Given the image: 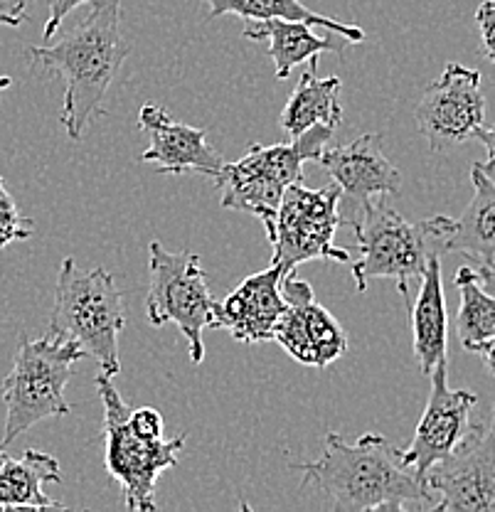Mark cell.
Listing matches in <instances>:
<instances>
[{"label": "cell", "mask_w": 495, "mask_h": 512, "mask_svg": "<svg viewBox=\"0 0 495 512\" xmlns=\"http://www.w3.org/2000/svg\"><path fill=\"white\" fill-rule=\"evenodd\" d=\"M335 128L311 126L291 143L252 146L242 158L225 163L212 183L220 190V202L227 210L249 212L266 227L274 222L286 188L301 183L303 163L318 160L333 138Z\"/></svg>", "instance_id": "5"}, {"label": "cell", "mask_w": 495, "mask_h": 512, "mask_svg": "<svg viewBox=\"0 0 495 512\" xmlns=\"http://www.w3.org/2000/svg\"><path fill=\"white\" fill-rule=\"evenodd\" d=\"M468 352H476L483 360V365H486V370L495 377V335H491L488 340H481V343H476L473 348H468Z\"/></svg>", "instance_id": "29"}, {"label": "cell", "mask_w": 495, "mask_h": 512, "mask_svg": "<svg viewBox=\"0 0 495 512\" xmlns=\"http://www.w3.org/2000/svg\"><path fill=\"white\" fill-rule=\"evenodd\" d=\"M318 163L328 170L343 200L353 205V212H358L372 197L399 195L402 188V173L382 151L380 133H363L348 146H326ZM345 220L348 217H343Z\"/></svg>", "instance_id": "15"}, {"label": "cell", "mask_w": 495, "mask_h": 512, "mask_svg": "<svg viewBox=\"0 0 495 512\" xmlns=\"http://www.w3.org/2000/svg\"><path fill=\"white\" fill-rule=\"evenodd\" d=\"M340 202L343 195L335 183L318 190L303 188L301 183L286 188L274 222L266 227V237L274 247L271 261L284 266L286 274L296 271L303 261H348V249L335 247V232L343 227Z\"/></svg>", "instance_id": "9"}, {"label": "cell", "mask_w": 495, "mask_h": 512, "mask_svg": "<svg viewBox=\"0 0 495 512\" xmlns=\"http://www.w3.org/2000/svg\"><path fill=\"white\" fill-rule=\"evenodd\" d=\"M23 20H25V15H13V13H3V10H0V28H18Z\"/></svg>", "instance_id": "32"}, {"label": "cell", "mask_w": 495, "mask_h": 512, "mask_svg": "<svg viewBox=\"0 0 495 512\" xmlns=\"http://www.w3.org/2000/svg\"><path fill=\"white\" fill-rule=\"evenodd\" d=\"M84 355L72 340L45 338L23 340L15 352L13 370L3 382L5 434L3 446L33 429L37 421L57 419L72 412L65 399V387L74 365Z\"/></svg>", "instance_id": "6"}, {"label": "cell", "mask_w": 495, "mask_h": 512, "mask_svg": "<svg viewBox=\"0 0 495 512\" xmlns=\"http://www.w3.org/2000/svg\"><path fill=\"white\" fill-rule=\"evenodd\" d=\"M476 25L478 35H481V45L486 57L495 64V0H483L476 10Z\"/></svg>", "instance_id": "26"}, {"label": "cell", "mask_w": 495, "mask_h": 512, "mask_svg": "<svg viewBox=\"0 0 495 512\" xmlns=\"http://www.w3.org/2000/svg\"><path fill=\"white\" fill-rule=\"evenodd\" d=\"M431 394L427 409L419 419L414 439L402 458L414 468L419 478H427L429 468L449 456L471 424V412L478 404V394L468 389L449 387V357L431 370Z\"/></svg>", "instance_id": "13"}, {"label": "cell", "mask_w": 495, "mask_h": 512, "mask_svg": "<svg viewBox=\"0 0 495 512\" xmlns=\"http://www.w3.org/2000/svg\"><path fill=\"white\" fill-rule=\"evenodd\" d=\"M407 308L409 318H412L414 357H417L422 375H431V370L441 360H446V345H449V316H446L439 254L429 259L427 271L419 281L417 298L409 301Z\"/></svg>", "instance_id": "18"}, {"label": "cell", "mask_w": 495, "mask_h": 512, "mask_svg": "<svg viewBox=\"0 0 495 512\" xmlns=\"http://www.w3.org/2000/svg\"><path fill=\"white\" fill-rule=\"evenodd\" d=\"M244 40L249 42H269V57L274 62V72L279 82L291 77L294 67L303 62H311L321 52H335L343 55L350 40L343 35L321 37L313 32V25L301 23V20H247L244 25Z\"/></svg>", "instance_id": "17"}, {"label": "cell", "mask_w": 495, "mask_h": 512, "mask_svg": "<svg viewBox=\"0 0 495 512\" xmlns=\"http://www.w3.org/2000/svg\"><path fill=\"white\" fill-rule=\"evenodd\" d=\"M281 296L286 301V311L276 323L274 340L296 362L323 370L348 352L345 328L316 301L311 284L296 279V271L284 274Z\"/></svg>", "instance_id": "12"}, {"label": "cell", "mask_w": 495, "mask_h": 512, "mask_svg": "<svg viewBox=\"0 0 495 512\" xmlns=\"http://www.w3.org/2000/svg\"><path fill=\"white\" fill-rule=\"evenodd\" d=\"M25 5H28V0H0V10L3 13L25 15Z\"/></svg>", "instance_id": "31"}, {"label": "cell", "mask_w": 495, "mask_h": 512, "mask_svg": "<svg viewBox=\"0 0 495 512\" xmlns=\"http://www.w3.org/2000/svg\"><path fill=\"white\" fill-rule=\"evenodd\" d=\"M129 424L138 431L141 436L148 439H163L165 436V421L163 414L153 407H138L129 412Z\"/></svg>", "instance_id": "25"}, {"label": "cell", "mask_w": 495, "mask_h": 512, "mask_svg": "<svg viewBox=\"0 0 495 512\" xmlns=\"http://www.w3.org/2000/svg\"><path fill=\"white\" fill-rule=\"evenodd\" d=\"M119 20L121 0H92L87 18L67 35L28 50L35 67L52 69L65 79L62 126L72 141H79L87 126L106 114V94L131 52Z\"/></svg>", "instance_id": "2"}, {"label": "cell", "mask_w": 495, "mask_h": 512, "mask_svg": "<svg viewBox=\"0 0 495 512\" xmlns=\"http://www.w3.org/2000/svg\"><path fill=\"white\" fill-rule=\"evenodd\" d=\"M414 116L434 153H444L476 138L478 128L486 126L481 72L449 62L441 77L424 89Z\"/></svg>", "instance_id": "11"}, {"label": "cell", "mask_w": 495, "mask_h": 512, "mask_svg": "<svg viewBox=\"0 0 495 512\" xmlns=\"http://www.w3.org/2000/svg\"><path fill=\"white\" fill-rule=\"evenodd\" d=\"M5 456H8V451H5V446H0V466H3Z\"/></svg>", "instance_id": "34"}, {"label": "cell", "mask_w": 495, "mask_h": 512, "mask_svg": "<svg viewBox=\"0 0 495 512\" xmlns=\"http://www.w3.org/2000/svg\"><path fill=\"white\" fill-rule=\"evenodd\" d=\"M454 286L459 288L461 308L456 316V330L463 348H473L481 340L495 335V296L476 281L471 266H461L456 271Z\"/></svg>", "instance_id": "23"}, {"label": "cell", "mask_w": 495, "mask_h": 512, "mask_svg": "<svg viewBox=\"0 0 495 512\" xmlns=\"http://www.w3.org/2000/svg\"><path fill=\"white\" fill-rule=\"evenodd\" d=\"M35 234V224L28 217L20 215L18 205H15L13 195L5 188L3 178H0V249L8 247L13 242H25Z\"/></svg>", "instance_id": "24"}, {"label": "cell", "mask_w": 495, "mask_h": 512, "mask_svg": "<svg viewBox=\"0 0 495 512\" xmlns=\"http://www.w3.org/2000/svg\"><path fill=\"white\" fill-rule=\"evenodd\" d=\"M476 281L486 288L491 296H495V264H478V269H473Z\"/></svg>", "instance_id": "30"}, {"label": "cell", "mask_w": 495, "mask_h": 512, "mask_svg": "<svg viewBox=\"0 0 495 512\" xmlns=\"http://www.w3.org/2000/svg\"><path fill=\"white\" fill-rule=\"evenodd\" d=\"M473 197L459 220L449 217L444 234V252L466 254L478 264H495V180L481 165L471 168Z\"/></svg>", "instance_id": "19"}, {"label": "cell", "mask_w": 495, "mask_h": 512, "mask_svg": "<svg viewBox=\"0 0 495 512\" xmlns=\"http://www.w3.org/2000/svg\"><path fill=\"white\" fill-rule=\"evenodd\" d=\"M10 84H13V79H10L8 74H0V94H3L5 89H10Z\"/></svg>", "instance_id": "33"}, {"label": "cell", "mask_w": 495, "mask_h": 512, "mask_svg": "<svg viewBox=\"0 0 495 512\" xmlns=\"http://www.w3.org/2000/svg\"><path fill=\"white\" fill-rule=\"evenodd\" d=\"M303 476L301 490H313L340 512H404L434 510V493L427 480L414 473L402 451L380 434H363L345 444L338 431H328L326 448L316 461L291 463Z\"/></svg>", "instance_id": "1"}, {"label": "cell", "mask_w": 495, "mask_h": 512, "mask_svg": "<svg viewBox=\"0 0 495 512\" xmlns=\"http://www.w3.org/2000/svg\"><path fill=\"white\" fill-rule=\"evenodd\" d=\"M427 485L436 495L434 510H495V404L486 424H468L459 446L429 468Z\"/></svg>", "instance_id": "10"}, {"label": "cell", "mask_w": 495, "mask_h": 512, "mask_svg": "<svg viewBox=\"0 0 495 512\" xmlns=\"http://www.w3.org/2000/svg\"><path fill=\"white\" fill-rule=\"evenodd\" d=\"M124 328V298L114 276L101 266L79 269L72 256L62 259L47 335L77 343L84 355L99 362L104 375L114 377L121 372L119 335Z\"/></svg>", "instance_id": "4"}, {"label": "cell", "mask_w": 495, "mask_h": 512, "mask_svg": "<svg viewBox=\"0 0 495 512\" xmlns=\"http://www.w3.org/2000/svg\"><path fill=\"white\" fill-rule=\"evenodd\" d=\"M476 138L483 143V146H486V153H488L486 163H478V165H481V170L488 175V178L495 180V124L491 128H486V126L478 128Z\"/></svg>", "instance_id": "28"}, {"label": "cell", "mask_w": 495, "mask_h": 512, "mask_svg": "<svg viewBox=\"0 0 495 512\" xmlns=\"http://www.w3.org/2000/svg\"><path fill=\"white\" fill-rule=\"evenodd\" d=\"M138 126L148 136V148L138 158V163L156 165L161 175L198 173L215 180L225 168L227 160L210 146L205 128L180 124L163 106H141Z\"/></svg>", "instance_id": "14"}, {"label": "cell", "mask_w": 495, "mask_h": 512, "mask_svg": "<svg viewBox=\"0 0 495 512\" xmlns=\"http://www.w3.org/2000/svg\"><path fill=\"white\" fill-rule=\"evenodd\" d=\"M151 284L146 296V316L151 325L175 323L188 338L190 360H205V330L217 328L220 303L212 298L200 256L193 252H168L161 242L148 247Z\"/></svg>", "instance_id": "8"}, {"label": "cell", "mask_w": 495, "mask_h": 512, "mask_svg": "<svg viewBox=\"0 0 495 512\" xmlns=\"http://www.w3.org/2000/svg\"><path fill=\"white\" fill-rule=\"evenodd\" d=\"M97 389L104 402V461L109 476L124 490V503L131 512L156 510V483L163 471L178 466L185 436L148 439L129 424L131 407L114 387L109 375L97 377Z\"/></svg>", "instance_id": "7"}, {"label": "cell", "mask_w": 495, "mask_h": 512, "mask_svg": "<svg viewBox=\"0 0 495 512\" xmlns=\"http://www.w3.org/2000/svg\"><path fill=\"white\" fill-rule=\"evenodd\" d=\"M343 224L355 229L360 259L353 264L355 288L367 291L370 281H397L399 293L409 303V288L419 284L434 254H444V234L449 217L407 220L387 202L385 195L367 200Z\"/></svg>", "instance_id": "3"}, {"label": "cell", "mask_w": 495, "mask_h": 512, "mask_svg": "<svg viewBox=\"0 0 495 512\" xmlns=\"http://www.w3.org/2000/svg\"><path fill=\"white\" fill-rule=\"evenodd\" d=\"M45 483H62V468L55 456L33 448L23 451L20 458L5 456L0 466V510H65V505L47 498L42 490Z\"/></svg>", "instance_id": "20"}, {"label": "cell", "mask_w": 495, "mask_h": 512, "mask_svg": "<svg viewBox=\"0 0 495 512\" xmlns=\"http://www.w3.org/2000/svg\"><path fill=\"white\" fill-rule=\"evenodd\" d=\"M87 3H92V0H50V18H47L45 25V40H55L62 20H65L72 10H77L79 5Z\"/></svg>", "instance_id": "27"}, {"label": "cell", "mask_w": 495, "mask_h": 512, "mask_svg": "<svg viewBox=\"0 0 495 512\" xmlns=\"http://www.w3.org/2000/svg\"><path fill=\"white\" fill-rule=\"evenodd\" d=\"M210 5V20L222 18V15H237L244 23L247 20H301V23L313 25V28H326L335 35H343L350 42H363L365 32L358 25H350L345 20L328 18V15L316 13L306 8L301 0H205Z\"/></svg>", "instance_id": "22"}, {"label": "cell", "mask_w": 495, "mask_h": 512, "mask_svg": "<svg viewBox=\"0 0 495 512\" xmlns=\"http://www.w3.org/2000/svg\"><path fill=\"white\" fill-rule=\"evenodd\" d=\"M340 79L326 77L318 79V57L308 62L306 72L298 77L294 94L286 101L281 111L279 124L291 138L301 136L311 126H330L338 128L343 121V109H340Z\"/></svg>", "instance_id": "21"}, {"label": "cell", "mask_w": 495, "mask_h": 512, "mask_svg": "<svg viewBox=\"0 0 495 512\" xmlns=\"http://www.w3.org/2000/svg\"><path fill=\"white\" fill-rule=\"evenodd\" d=\"M286 269L271 261L269 269L247 276L217 311V328L230 330L234 340L242 343H264L274 340L276 323L286 311L281 296V279Z\"/></svg>", "instance_id": "16"}]
</instances>
